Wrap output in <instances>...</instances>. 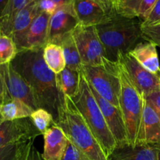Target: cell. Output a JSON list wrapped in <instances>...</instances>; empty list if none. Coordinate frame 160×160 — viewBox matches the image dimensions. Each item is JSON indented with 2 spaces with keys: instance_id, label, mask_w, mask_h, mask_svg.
Returning <instances> with one entry per match:
<instances>
[{
  "instance_id": "cell-40",
  "label": "cell",
  "mask_w": 160,
  "mask_h": 160,
  "mask_svg": "<svg viewBox=\"0 0 160 160\" xmlns=\"http://www.w3.org/2000/svg\"><path fill=\"white\" fill-rule=\"evenodd\" d=\"M38 2V0H26V5L31 4V3H36Z\"/></svg>"
},
{
  "instance_id": "cell-18",
  "label": "cell",
  "mask_w": 160,
  "mask_h": 160,
  "mask_svg": "<svg viewBox=\"0 0 160 160\" xmlns=\"http://www.w3.org/2000/svg\"><path fill=\"white\" fill-rule=\"evenodd\" d=\"M130 54L151 73L158 74L160 71L159 56L156 45L152 42H140L129 52Z\"/></svg>"
},
{
  "instance_id": "cell-32",
  "label": "cell",
  "mask_w": 160,
  "mask_h": 160,
  "mask_svg": "<svg viewBox=\"0 0 160 160\" xmlns=\"http://www.w3.org/2000/svg\"><path fill=\"white\" fill-rule=\"evenodd\" d=\"M60 160H86L78 149L69 142L63 156Z\"/></svg>"
},
{
  "instance_id": "cell-14",
  "label": "cell",
  "mask_w": 160,
  "mask_h": 160,
  "mask_svg": "<svg viewBox=\"0 0 160 160\" xmlns=\"http://www.w3.org/2000/svg\"><path fill=\"white\" fill-rule=\"evenodd\" d=\"M73 10L80 25L98 26L110 20L109 16L95 0H73Z\"/></svg>"
},
{
  "instance_id": "cell-43",
  "label": "cell",
  "mask_w": 160,
  "mask_h": 160,
  "mask_svg": "<svg viewBox=\"0 0 160 160\" xmlns=\"http://www.w3.org/2000/svg\"><path fill=\"white\" fill-rule=\"evenodd\" d=\"M159 75L160 76V72H159Z\"/></svg>"
},
{
  "instance_id": "cell-3",
  "label": "cell",
  "mask_w": 160,
  "mask_h": 160,
  "mask_svg": "<svg viewBox=\"0 0 160 160\" xmlns=\"http://www.w3.org/2000/svg\"><path fill=\"white\" fill-rule=\"evenodd\" d=\"M106 58L117 62L120 53H128L142 38V21L115 13L106 23L96 26Z\"/></svg>"
},
{
  "instance_id": "cell-12",
  "label": "cell",
  "mask_w": 160,
  "mask_h": 160,
  "mask_svg": "<svg viewBox=\"0 0 160 160\" xmlns=\"http://www.w3.org/2000/svg\"><path fill=\"white\" fill-rule=\"evenodd\" d=\"M91 89L102 112L106 123L117 142V147L129 145L124 119L119 106H115L102 98L92 87Z\"/></svg>"
},
{
  "instance_id": "cell-9",
  "label": "cell",
  "mask_w": 160,
  "mask_h": 160,
  "mask_svg": "<svg viewBox=\"0 0 160 160\" xmlns=\"http://www.w3.org/2000/svg\"><path fill=\"white\" fill-rule=\"evenodd\" d=\"M0 77L6 95V102L17 98L24 102L34 110L38 109L32 90L11 63L0 65Z\"/></svg>"
},
{
  "instance_id": "cell-8",
  "label": "cell",
  "mask_w": 160,
  "mask_h": 160,
  "mask_svg": "<svg viewBox=\"0 0 160 160\" xmlns=\"http://www.w3.org/2000/svg\"><path fill=\"white\" fill-rule=\"evenodd\" d=\"M50 17V14L40 12L24 32L12 38L18 52L45 48L48 42Z\"/></svg>"
},
{
  "instance_id": "cell-41",
  "label": "cell",
  "mask_w": 160,
  "mask_h": 160,
  "mask_svg": "<svg viewBox=\"0 0 160 160\" xmlns=\"http://www.w3.org/2000/svg\"><path fill=\"white\" fill-rule=\"evenodd\" d=\"M158 160H160V147L159 149V152H158Z\"/></svg>"
},
{
  "instance_id": "cell-11",
  "label": "cell",
  "mask_w": 160,
  "mask_h": 160,
  "mask_svg": "<svg viewBox=\"0 0 160 160\" xmlns=\"http://www.w3.org/2000/svg\"><path fill=\"white\" fill-rule=\"evenodd\" d=\"M40 132L33 125L30 117L0 122V148L11 144L34 140Z\"/></svg>"
},
{
  "instance_id": "cell-6",
  "label": "cell",
  "mask_w": 160,
  "mask_h": 160,
  "mask_svg": "<svg viewBox=\"0 0 160 160\" xmlns=\"http://www.w3.org/2000/svg\"><path fill=\"white\" fill-rule=\"evenodd\" d=\"M81 71L102 98L119 106L120 82L117 62L109 60L102 66H81Z\"/></svg>"
},
{
  "instance_id": "cell-17",
  "label": "cell",
  "mask_w": 160,
  "mask_h": 160,
  "mask_svg": "<svg viewBox=\"0 0 160 160\" xmlns=\"http://www.w3.org/2000/svg\"><path fill=\"white\" fill-rule=\"evenodd\" d=\"M160 144H139L117 147L109 160H158Z\"/></svg>"
},
{
  "instance_id": "cell-44",
  "label": "cell",
  "mask_w": 160,
  "mask_h": 160,
  "mask_svg": "<svg viewBox=\"0 0 160 160\" xmlns=\"http://www.w3.org/2000/svg\"><path fill=\"white\" fill-rule=\"evenodd\" d=\"M0 36H1V35H0Z\"/></svg>"
},
{
  "instance_id": "cell-24",
  "label": "cell",
  "mask_w": 160,
  "mask_h": 160,
  "mask_svg": "<svg viewBox=\"0 0 160 160\" xmlns=\"http://www.w3.org/2000/svg\"><path fill=\"white\" fill-rule=\"evenodd\" d=\"M26 6V0H9L0 17V35L8 36L10 25L19 11Z\"/></svg>"
},
{
  "instance_id": "cell-2",
  "label": "cell",
  "mask_w": 160,
  "mask_h": 160,
  "mask_svg": "<svg viewBox=\"0 0 160 160\" xmlns=\"http://www.w3.org/2000/svg\"><path fill=\"white\" fill-rule=\"evenodd\" d=\"M56 123L86 160H109L73 99L63 95Z\"/></svg>"
},
{
  "instance_id": "cell-26",
  "label": "cell",
  "mask_w": 160,
  "mask_h": 160,
  "mask_svg": "<svg viewBox=\"0 0 160 160\" xmlns=\"http://www.w3.org/2000/svg\"><path fill=\"white\" fill-rule=\"evenodd\" d=\"M18 52L13 39L8 36H0V65L10 63Z\"/></svg>"
},
{
  "instance_id": "cell-29",
  "label": "cell",
  "mask_w": 160,
  "mask_h": 160,
  "mask_svg": "<svg viewBox=\"0 0 160 160\" xmlns=\"http://www.w3.org/2000/svg\"><path fill=\"white\" fill-rule=\"evenodd\" d=\"M19 144H11L0 148V160H17Z\"/></svg>"
},
{
  "instance_id": "cell-27",
  "label": "cell",
  "mask_w": 160,
  "mask_h": 160,
  "mask_svg": "<svg viewBox=\"0 0 160 160\" xmlns=\"http://www.w3.org/2000/svg\"><path fill=\"white\" fill-rule=\"evenodd\" d=\"M142 38L160 47V24L154 26H142Z\"/></svg>"
},
{
  "instance_id": "cell-23",
  "label": "cell",
  "mask_w": 160,
  "mask_h": 160,
  "mask_svg": "<svg viewBox=\"0 0 160 160\" xmlns=\"http://www.w3.org/2000/svg\"><path fill=\"white\" fill-rule=\"evenodd\" d=\"M59 45H60L63 50L66 65H67L66 67L81 71L82 63L73 34H70L64 37L59 43Z\"/></svg>"
},
{
  "instance_id": "cell-7",
  "label": "cell",
  "mask_w": 160,
  "mask_h": 160,
  "mask_svg": "<svg viewBox=\"0 0 160 160\" xmlns=\"http://www.w3.org/2000/svg\"><path fill=\"white\" fill-rule=\"evenodd\" d=\"M72 34L82 66H102L109 61L96 27L78 24Z\"/></svg>"
},
{
  "instance_id": "cell-30",
  "label": "cell",
  "mask_w": 160,
  "mask_h": 160,
  "mask_svg": "<svg viewBox=\"0 0 160 160\" xmlns=\"http://www.w3.org/2000/svg\"><path fill=\"white\" fill-rule=\"evenodd\" d=\"M157 1L158 0H142L138 15V18L141 21H144L146 19Z\"/></svg>"
},
{
  "instance_id": "cell-1",
  "label": "cell",
  "mask_w": 160,
  "mask_h": 160,
  "mask_svg": "<svg viewBox=\"0 0 160 160\" xmlns=\"http://www.w3.org/2000/svg\"><path fill=\"white\" fill-rule=\"evenodd\" d=\"M43 49L19 51L10 63L31 88L38 107L51 112L56 121L63 95L57 88L56 73L45 63Z\"/></svg>"
},
{
  "instance_id": "cell-15",
  "label": "cell",
  "mask_w": 160,
  "mask_h": 160,
  "mask_svg": "<svg viewBox=\"0 0 160 160\" xmlns=\"http://www.w3.org/2000/svg\"><path fill=\"white\" fill-rule=\"evenodd\" d=\"M139 144H160V118L145 98L136 145Z\"/></svg>"
},
{
  "instance_id": "cell-38",
  "label": "cell",
  "mask_w": 160,
  "mask_h": 160,
  "mask_svg": "<svg viewBox=\"0 0 160 160\" xmlns=\"http://www.w3.org/2000/svg\"><path fill=\"white\" fill-rule=\"evenodd\" d=\"M6 102V92H5V88H4V86H3L2 81L1 77H0V104Z\"/></svg>"
},
{
  "instance_id": "cell-39",
  "label": "cell",
  "mask_w": 160,
  "mask_h": 160,
  "mask_svg": "<svg viewBox=\"0 0 160 160\" xmlns=\"http://www.w3.org/2000/svg\"><path fill=\"white\" fill-rule=\"evenodd\" d=\"M9 0H0V17L2 16V12H4L5 9L7 6Z\"/></svg>"
},
{
  "instance_id": "cell-22",
  "label": "cell",
  "mask_w": 160,
  "mask_h": 160,
  "mask_svg": "<svg viewBox=\"0 0 160 160\" xmlns=\"http://www.w3.org/2000/svg\"><path fill=\"white\" fill-rule=\"evenodd\" d=\"M43 57L48 68L56 74L60 73L67 67L63 50L60 45L47 44L43 49Z\"/></svg>"
},
{
  "instance_id": "cell-25",
  "label": "cell",
  "mask_w": 160,
  "mask_h": 160,
  "mask_svg": "<svg viewBox=\"0 0 160 160\" xmlns=\"http://www.w3.org/2000/svg\"><path fill=\"white\" fill-rule=\"evenodd\" d=\"M30 119L42 135L56 123L52 114L43 108H38L33 111Z\"/></svg>"
},
{
  "instance_id": "cell-20",
  "label": "cell",
  "mask_w": 160,
  "mask_h": 160,
  "mask_svg": "<svg viewBox=\"0 0 160 160\" xmlns=\"http://www.w3.org/2000/svg\"><path fill=\"white\" fill-rule=\"evenodd\" d=\"M81 71L66 67L62 71L56 74L58 90L62 95L73 98L78 93Z\"/></svg>"
},
{
  "instance_id": "cell-5",
  "label": "cell",
  "mask_w": 160,
  "mask_h": 160,
  "mask_svg": "<svg viewBox=\"0 0 160 160\" xmlns=\"http://www.w3.org/2000/svg\"><path fill=\"white\" fill-rule=\"evenodd\" d=\"M117 62L120 82L119 108L124 119L129 145L135 146L143 112L145 95L131 81L124 65L120 60Z\"/></svg>"
},
{
  "instance_id": "cell-42",
  "label": "cell",
  "mask_w": 160,
  "mask_h": 160,
  "mask_svg": "<svg viewBox=\"0 0 160 160\" xmlns=\"http://www.w3.org/2000/svg\"><path fill=\"white\" fill-rule=\"evenodd\" d=\"M2 119L1 115H0V122H2Z\"/></svg>"
},
{
  "instance_id": "cell-45",
  "label": "cell",
  "mask_w": 160,
  "mask_h": 160,
  "mask_svg": "<svg viewBox=\"0 0 160 160\" xmlns=\"http://www.w3.org/2000/svg\"><path fill=\"white\" fill-rule=\"evenodd\" d=\"M159 72H160V71H159Z\"/></svg>"
},
{
  "instance_id": "cell-16",
  "label": "cell",
  "mask_w": 160,
  "mask_h": 160,
  "mask_svg": "<svg viewBox=\"0 0 160 160\" xmlns=\"http://www.w3.org/2000/svg\"><path fill=\"white\" fill-rule=\"evenodd\" d=\"M44 136V160H60L63 156L69 140L62 128L55 123Z\"/></svg>"
},
{
  "instance_id": "cell-4",
  "label": "cell",
  "mask_w": 160,
  "mask_h": 160,
  "mask_svg": "<svg viewBox=\"0 0 160 160\" xmlns=\"http://www.w3.org/2000/svg\"><path fill=\"white\" fill-rule=\"evenodd\" d=\"M72 99L109 158L117 148V142L106 123L90 85L81 71L79 91Z\"/></svg>"
},
{
  "instance_id": "cell-13",
  "label": "cell",
  "mask_w": 160,
  "mask_h": 160,
  "mask_svg": "<svg viewBox=\"0 0 160 160\" xmlns=\"http://www.w3.org/2000/svg\"><path fill=\"white\" fill-rule=\"evenodd\" d=\"M78 24L73 6L57 9L50 17L48 43L59 45L64 37L73 33Z\"/></svg>"
},
{
  "instance_id": "cell-37",
  "label": "cell",
  "mask_w": 160,
  "mask_h": 160,
  "mask_svg": "<svg viewBox=\"0 0 160 160\" xmlns=\"http://www.w3.org/2000/svg\"><path fill=\"white\" fill-rule=\"evenodd\" d=\"M57 6V9L70 7L73 6V0H52Z\"/></svg>"
},
{
  "instance_id": "cell-35",
  "label": "cell",
  "mask_w": 160,
  "mask_h": 160,
  "mask_svg": "<svg viewBox=\"0 0 160 160\" xmlns=\"http://www.w3.org/2000/svg\"><path fill=\"white\" fill-rule=\"evenodd\" d=\"M95 1H96L109 16H112L113 14L117 13L116 0H95Z\"/></svg>"
},
{
  "instance_id": "cell-28",
  "label": "cell",
  "mask_w": 160,
  "mask_h": 160,
  "mask_svg": "<svg viewBox=\"0 0 160 160\" xmlns=\"http://www.w3.org/2000/svg\"><path fill=\"white\" fill-rule=\"evenodd\" d=\"M157 24H160V0H158L146 19L142 22V27L154 26Z\"/></svg>"
},
{
  "instance_id": "cell-21",
  "label": "cell",
  "mask_w": 160,
  "mask_h": 160,
  "mask_svg": "<svg viewBox=\"0 0 160 160\" xmlns=\"http://www.w3.org/2000/svg\"><path fill=\"white\" fill-rule=\"evenodd\" d=\"M34 109L24 102L12 98L0 104V115L2 121L15 120L31 117Z\"/></svg>"
},
{
  "instance_id": "cell-34",
  "label": "cell",
  "mask_w": 160,
  "mask_h": 160,
  "mask_svg": "<svg viewBox=\"0 0 160 160\" xmlns=\"http://www.w3.org/2000/svg\"><path fill=\"white\" fill-rule=\"evenodd\" d=\"M38 6L40 12H45L52 15L57 9V6L52 0H38Z\"/></svg>"
},
{
  "instance_id": "cell-33",
  "label": "cell",
  "mask_w": 160,
  "mask_h": 160,
  "mask_svg": "<svg viewBox=\"0 0 160 160\" xmlns=\"http://www.w3.org/2000/svg\"><path fill=\"white\" fill-rule=\"evenodd\" d=\"M34 140H28L26 142H21L19 144L18 149H17V160H28V156H29L30 148L31 144L34 142Z\"/></svg>"
},
{
  "instance_id": "cell-19",
  "label": "cell",
  "mask_w": 160,
  "mask_h": 160,
  "mask_svg": "<svg viewBox=\"0 0 160 160\" xmlns=\"http://www.w3.org/2000/svg\"><path fill=\"white\" fill-rule=\"evenodd\" d=\"M39 12L40 11L38 6V2L26 5L14 17L9 28L8 37L13 38L16 36L24 32Z\"/></svg>"
},
{
  "instance_id": "cell-10",
  "label": "cell",
  "mask_w": 160,
  "mask_h": 160,
  "mask_svg": "<svg viewBox=\"0 0 160 160\" xmlns=\"http://www.w3.org/2000/svg\"><path fill=\"white\" fill-rule=\"evenodd\" d=\"M117 60H120L124 65L131 81L144 95L160 88L159 73L155 74L144 68L129 52L120 53Z\"/></svg>"
},
{
  "instance_id": "cell-36",
  "label": "cell",
  "mask_w": 160,
  "mask_h": 160,
  "mask_svg": "<svg viewBox=\"0 0 160 160\" xmlns=\"http://www.w3.org/2000/svg\"><path fill=\"white\" fill-rule=\"evenodd\" d=\"M28 160H44L43 158H42V154L39 152L38 150L34 146V142L31 144V148H30Z\"/></svg>"
},
{
  "instance_id": "cell-31",
  "label": "cell",
  "mask_w": 160,
  "mask_h": 160,
  "mask_svg": "<svg viewBox=\"0 0 160 160\" xmlns=\"http://www.w3.org/2000/svg\"><path fill=\"white\" fill-rule=\"evenodd\" d=\"M145 98L160 118V88L145 95Z\"/></svg>"
}]
</instances>
